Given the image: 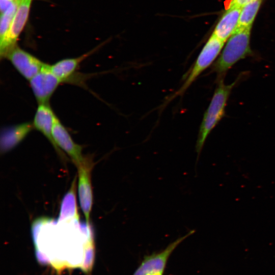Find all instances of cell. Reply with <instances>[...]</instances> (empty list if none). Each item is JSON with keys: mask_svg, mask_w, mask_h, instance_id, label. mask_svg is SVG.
I'll list each match as a JSON object with an SVG mask.
<instances>
[{"mask_svg": "<svg viewBox=\"0 0 275 275\" xmlns=\"http://www.w3.org/2000/svg\"><path fill=\"white\" fill-rule=\"evenodd\" d=\"M92 52L86 53L80 57L61 60L50 65L51 72L61 81L69 80L80 63L88 57Z\"/></svg>", "mask_w": 275, "mask_h": 275, "instance_id": "cell-14", "label": "cell"}, {"mask_svg": "<svg viewBox=\"0 0 275 275\" xmlns=\"http://www.w3.org/2000/svg\"><path fill=\"white\" fill-rule=\"evenodd\" d=\"M251 29H237L228 39L221 53L213 64L211 70L217 78L225 75L237 62L253 54L250 46Z\"/></svg>", "mask_w": 275, "mask_h": 275, "instance_id": "cell-2", "label": "cell"}, {"mask_svg": "<svg viewBox=\"0 0 275 275\" xmlns=\"http://www.w3.org/2000/svg\"><path fill=\"white\" fill-rule=\"evenodd\" d=\"M195 232L191 230L185 235L170 243L163 250L144 257L143 261L132 275H162L168 260L174 250L188 236Z\"/></svg>", "mask_w": 275, "mask_h": 275, "instance_id": "cell-4", "label": "cell"}, {"mask_svg": "<svg viewBox=\"0 0 275 275\" xmlns=\"http://www.w3.org/2000/svg\"><path fill=\"white\" fill-rule=\"evenodd\" d=\"M241 77L240 75L233 82L229 85L225 84L224 78L217 79L216 87L209 106L204 114L200 126L196 145L198 154L197 160L208 136L224 117L229 97L232 89Z\"/></svg>", "mask_w": 275, "mask_h": 275, "instance_id": "cell-1", "label": "cell"}, {"mask_svg": "<svg viewBox=\"0 0 275 275\" xmlns=\"http://www.w3.org/2000/svg\"><path fill=\"white\" fill-rule=\"evenodd\" d=\"M47 65L30 80V86L38 104H49L52 94L62 81L50 71Z\"/></svg>", "mask_w": 275, "mask_h": 275, "instance_id": "cell-8", "label": "cell"}, {"mask_svg": "<svg viewBox=\"0 0 275 275\" xmlns=\"http://www.w3.org/2000/svg\"><path fill=\"white\" fill-rule=\"evenodd\" d=\"M15 0H0L1 13L5 12L14 3Z\"/></svg>", "mask_w": 275, "mask_h": 275, "instance_id": "cell-16", "label": "cell"}, {"mask_svg": "<svg viewBox=\"0 0 275 275\" xmlns=\"http://www.w3.org/2000/svg\"><path fill=\"white\" fill-rule=\"evenodd\" d=\"M224 43L213 34L211 35L184 79L183 84L167 99L164 104L184 93L198 77L214 62L222 50Z\"/></svg>", "mask_w": 275, "mask_h": 275, "instance_id": "cell-3", "label": "cell"}, {"mask_svg": "<svg viewBox=\"0 0 275 275\" xmlns=\"http://www.w3.org/2000/svg\"><path fill=\"white\" fill-rule=\"evenodd\" d=\"M76 180L74 179L69 190L65 194L61 202L58 222L69 223L78 222L79 215L76 200Z\"/></svg>", "mask_w": 275, "mask_h": 275, "instance_id": "cell-13", "label": "cell"}, {"mask_svg": "<svg viewBox=\"0 0 275 275\" xmlns=\"http://www.w3.org/2000/svg\"><path fill=\"white\" fill-rule=\"evenodd\" d=\"M151 275H161V274H151Z\"/></svg>", "mask_w": 275, "mask_h": 275, "instance_id": "cell-18", "label": "cell"}, {"mask_svg": "<svg viewBox=\"0 0 275 275\" xmlns=\"http://www.w3.org/2000/svg\"><path fill=\"white\" fill-rule=\"evenodd\" d=\"M57 116L49 104H38L34 116L33 124L34 129L43 134L52 145L57 152L61 157L63 153L56 145L53 136L52 129Z\"/></svg>", "mask_w": 275, "mask_h": 275, "instance_id": "cell-10", "label": "cell"}, {"mask_svg": "<svg viewBox=\"0 0 275 275\" xmlns=\"http://www.w3.org/2000/svg\"><path fill=\"white\" fill-rule=\"evenodd\" d=\"M77 167L78 173V195L79 204L86 218L90 224V214L93 205V190L91 183V171L93 162L86 157Z\"/></svg>", "mask_w": 275, "mask_h": 275, "instance_id": "cell-5", "label": "cell"}, {"mask_svg": "<svg viewBox=\"0 0 275 275\" xmlns=\"http://www.w3.org/2000/svg\"><path fill=\"white\" fill-rule=\"evenodd\" d=\"M241 8L230 4L217 22L212 33L225 42L236 31L239 24Z\"/></svg>", "mask_w": 275, "mask_h": 275, "instance_id": "cell-12", "label": "cell"}, {"mask_svg": "<svg viewBox=\"0 0 275 275\" xmlns=\"http://www.w3.org/2000/svg\"><path fill=\"white\" fill-rule=\"evenodd\" d=\"M52 136L57 147L65 151L76 166L85 160L86 157L82 155L81 146L73 141L57 117L53 126Z\"/></svg>", "mask_w": 275, "mask_h": 275, "instance_id": "cell-9", "label": "cell"}, {"mask_svg": "<svg viewBox=\"0 0 275 275\" xmlns=\"http://www.w3.org/2000/svg\"><path fill=\"white\" fill-rule=\"evenodd\" d=\"M32 1H19L7 36L0 43L1 58H5L7 53L17 45V41L28 20Z\"/></svg>", "mask_w": 275, "mask_h": 275, "instance_id": "cell-7", "label": "cell"}, {"mask_svg": "<svg viewBox=\"0 0 275 275\" xmlns=\"http://www.w3.org/2000/svg\"><path fill=\"white\" fill-rule=\"evenodd\" d=\"M5 58L7 59L16 70L29 80L48 65L17 45L11 49Z\"/></svg>", "mask_w": 275, "mask_h": 275, "instance_id": "cell-6", "label": "cell"}, {"mask_svg": "<svg viewBox=\"0 0 275 275\" xmlns=\"http://www.w3.org/2000/svg\"><path fill=\"white\" fill-rule=\"evenodd\" d=\"M34 129L33 122H24L4 128L1 133V152L5 153L14 149Z\"/></svg>", "mask_w": 275, "mask_h": 275, "instance_id": "cell-11", "label": "cell"}, {"mask_svg": "<svg viewBox=\"0 0 275 275\" xmlns=\"http://www.w3.org/2000/svg\"><path fill=\"white\" fill-rule=\"evenodd\" d=\"M262 0H252L241 7L237 29H251Z\"/></svg>", "mask_w": 275, "mask_h": 275, "instance_id": "cell-15", "label": "cell"}, {"mask_svg": "<svg viewBox=\"0 0 275 275\" xmlns=\"http://www.w3.org/2000/svg\"></svg>", "mask_w": 275, "mask_h": 275, "instance_id": "cell-19", "label": "cell"}, {"mask_svg": "<svg viewBox=\"0 0 275 275\" xmlns=\"http://www.w3.org/2000/svg\"><path fill=\"white\" fill-rule=\"evenodd\" d=\"M244 1L245 0H232L231 2L234 4L239 5L242 4Z\"/></svg>", "mask_w": 275, "mask_h": 275, "instance_id": "cell-17", "label": "cell"}]
</instances>
